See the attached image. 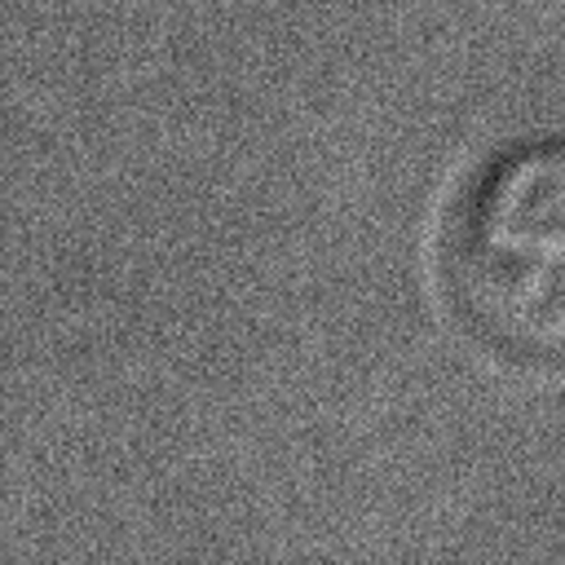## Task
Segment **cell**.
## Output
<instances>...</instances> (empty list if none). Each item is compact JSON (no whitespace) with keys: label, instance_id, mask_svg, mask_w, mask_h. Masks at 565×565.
Wrapping results in <instances>:
<instances>
[{"label":"cell","instance_id":"obj_1","mask_svg":"<svg viewBox=\"0 0 565 565\" xmlns=\"http://www.w3.org/2000/svg\"><path fill=\"white\" fill-rule=\"evenodd\" d=\"M446 291L459 318L516 358H565V141L494 154L446 225Z\"/></svg>","mask_w":565,"mask_h":565}]
</instances>
